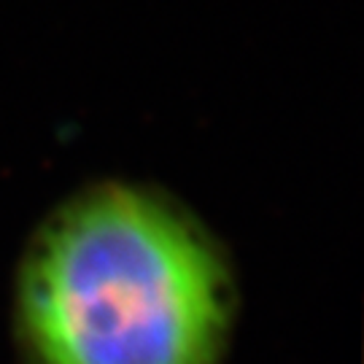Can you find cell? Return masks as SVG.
<instances>
[{"instance_id":"obj_1","label":"cell","mask_w":364,"mask_h":364,"mask_svg":"<svg viewBox=\"0 0 364 364\" xmlns=\"http://www.w3.org/2000/svg\"><path fill=\"white\" fill-rule=\"evenodd\" d=\"M240 289L232 254L165 186L100 178L30 232L11 294L22 364H221Z\"/></svg>"}]
</instances>
